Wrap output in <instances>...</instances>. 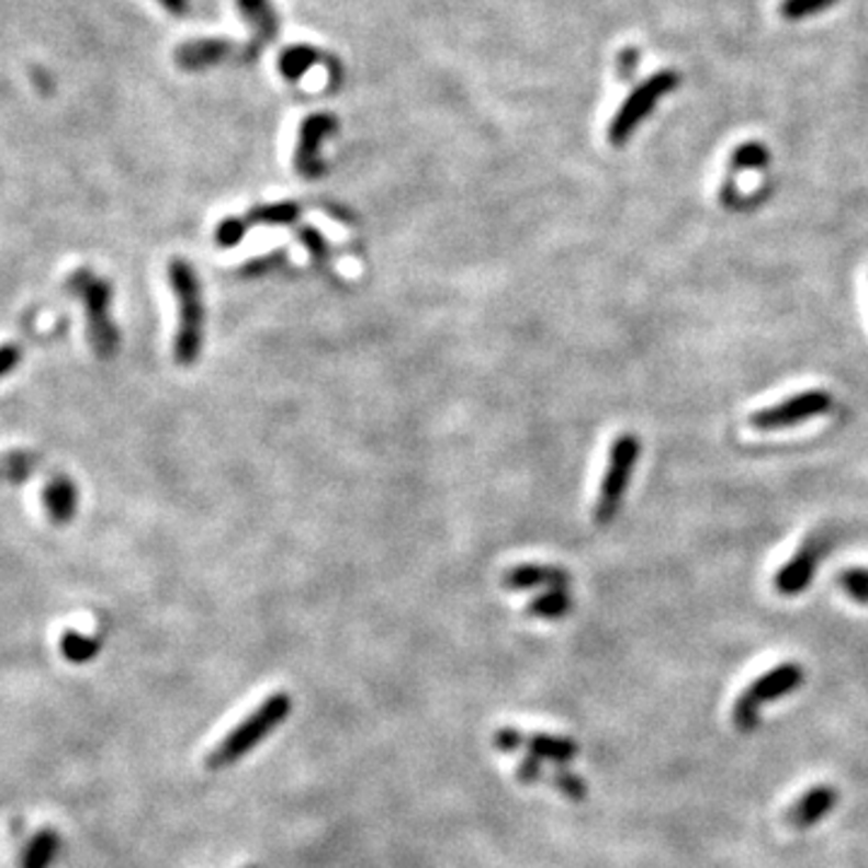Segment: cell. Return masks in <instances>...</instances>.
<instances>
[{"label":"cell","instance_id":"cell-15","mask_svg":"<svg viewBox=\"0 0 868 868\" xmlns=\"http://www.w3.org/2000/svg\"><path fill=\"white\" fill-rule=\"evenodd\" d=\"M523 745L529 748L531 755L538 757V760L567 765L574 760V757H577V745H574V741H570L565 736H548V733H536V736L526 739Z\"/></svg>","mask_w":868,"mask_h":868},{"label":"cell","instance_id":"cell-17","mask_svg":"<svg viewBox=\"0 0 868 868\" xmlns=\"http://www.w3.org/2000/svg\"><path fill=\"white\" fill-rule=\"evenodd\" d=\"M239 12L259 34V42H271L278 32V18L271 0H237Z\"/></svg>","mask_w":868,"mask_h":868},{"label":"cell","instance_id":"cell-28","mask_svg":"<svg viewBox=\"0 0 868 868\" xmlns=\"http://www.w3.org/2000/svg\"><path fill=\"white\" fill-rule=\"evenodd\" d=\"M523 741H526L523 733H519L517 729H497L493 736L495 748L505 751V753H515V751L523 748Z\"/></svg>","mask_w":868,"mask_h":868},{"label":"cell","instance_id":"cell-3","mask_svg":"<svg viewBox=\"0 0 868 868\" xmlns=\"http://www.w3.org/2000/svg\"><path fill=\"white\" fill-rule=\"evenodd\" d=\"M68 292L82 300L84 312H88V336L97 358L109 360L119 350V331L109 316V304H112L114 290L104 278L92 273V268H76L68 278Z\"/></svg>","mask_w":868,"mask_h":868},{"label":"cell","instance_id":"cell-25","mask_svg":"<svg viewBox=\"0 0 868 868\" xmlns=\"http://www.w3.org/2000/svg\"><path fill=\"white\" fill-rule=\"evenodd\" d=\"M247 229H249V225H247V219H244V217L223 219V223H219V227L215 229V244H217V247H223V249L237 247V244L244 239V235H247Z\"/></svg>","mask_w":868,"mask_h":868},{"label":"cell","instance_id":"cell-1","mask_svg":"<svg viewBox=\"0 0 868 868\" xmlns=\"http://www.w3.org/2000/svg\"><path fill=\"white\" fill-rule=\"evenodd\" d=\"M290 709H292V697L288 692L268 695L247 719H241L239 724L232 729L211 753H207L205 767L223 769L241 760L244 755L251 753L256 745L271 736V733L283 724L290 714Z\"/></svg>","mask_w":868,"mask_h":868},{"label":"cell","instance_id":"cell-16","mask_svg":"<svg viewBox=\"0 0 868 868\" xmlns=\"http://www.w3.org/2000/svg\"><path fill=\"white\" fill-rule=\"evenodd\" d=\"M60 654L68 664H90L102 652V640L97 634H82L76 630H66L60 638Z\"/></svg>","mask_w":868,"mask_h":868},{"label":"cell","instance_id":"cell-22","mask_svg":"<svg viewBox=\"0 0 868 868\" xmlns=\"http://www.w3.org/2000/svg\"><path fill=\"white\" fill-rule=\"evenodd\" d=\"M769 165V153L763 143H743L731 153V174L733 172H751V169H763Z\"/></svg>","mask_w":868,"mask_h":868},{"label":"cell","instance_id":"cell-21","mask_svg":"<svg viewBox=\"0 0 868 868\" xmlns=\"http://www.w3.org/2000/svg\"><path fill=\"white\" fill-rule=\"evenodd\" d=\"M314 64H319V52L309 46H292L280 56V70L288 80H300Z\"/></svg>","mask_w":868,"mask_h":868},{"label":"cell","instance_id":"cell-7","mask_svg":"<svg viewBox=\"0 0 868 868\" xmlns=\"http://www.w3.org/2000/svg\"><path fill=\"white\" fill-rule=\"evenodd\" d=\"M338 121L331 114H314L302 124L295 167L304 179H319L326 172V165L319 157V148L326 138L334 136Z\"/></svg>","mask_w":868,"mask_h":868},{"label":"cell","instance_id":"cell-6","mask_svg":"<svg viewBox=\"0 0 868 868\" xmlns=\"http://www.w3.org/2000/svg\"><path fill=\"white\" fill-rule=\"evenodd\" d=\"M830 408H833V396H830L827 391L821 388L803 391V394L789 396L785 401H779L777 406H769L751 415V427H755V430L760 432L787 430V427H793L803 420L818 418V415L827 413Z\"/></svg>","mask_w":868,"mask_h":868},{"label":"cell","instance_id":"cell-29","mask_svg":"<svg viewBox=\"0 0 868 868\" xmlns=\"http://www.w3.org/2000/svg\"><path fill=\"white\" fill-rule=\"evenodd\" d=\"M20 360H22V350L18 346H12V343L0 346V379L15 370Z\"/></svg>","mask_w":868,"mask_h":868},{"label":"cell","instance_id":"cell-27","mask_svg":"<svg viewBox=\"0 0 868 868\" xmlns=\"http://www.w3.org/2000/svg\"><path fill=\"white\" fill-rule=\"evenodd\" d=\"M300 241L307 247V251L314 256L316 261L328 259V241L322 237V232H316L314 227H300L297 229Z\"/></svg>","mask_w":868,"mask_h":868},{"label":"cell","instance_id":"cell-11","mask_svg":"<svg viewBox=\"0 0 868 868\" xmlns=\"http://www.w3.org/2000/svg\"><path fill=\"white\" fill-rule=\"evenodd\" d=\"M570 574L562 567L553 565H519L515 570H509L503 574V586L505 589L515 591H526V589H538V586H545V589H567Z\"/></svg>","mask_w":868,"mask_h":868},{"label":"cell","instance_id":"cell-2","mask_svg":"<svg viewBox=\"0 0 868 868\" xmlns=\"http://www.w3.org/2000/svg\"><path fill=\"white\" fill-rule=\"evenodd\" d=\"M167 280L179 304V326L174 336V360L179 367H191L203 348V295L199 275L183 259H172L167 266Z\"/></svg>","mask_w":868,"mask_h":868},{"label":"cell","instance_id":"cell-4","mask_svg":"<svg viewBox=\"0 0 868 868\" xmlns=\"http://www.w3.org/2000/svg\"><path fill=\"white\" fill-rule=\"evenodd\" d=\"M640 454H642L640 439L630 432L616 437L613 444H610L608 466L594 507V521L598 526H608L618 517V511L622 507V497L628 493L632 471L638 466Z\"/></svg>","mask_w":868,"mask_h":868},{"label":"cell","instance_id":"cell-5","mask_svg":"<svg viewBox=\"0 0 868 868\" xmlns=\"http://www.w3.org/2000/svg\"><path fill=\"white\" fill-rule=\"evenodd\" d=\"M680 84V76L674 70H662L654 72L652 78H646L642 84L632 90V94L618 109V114L613 116L608 126V140L610 145H625L634 128H638L642 121L652 114V109L664 100L668 92H674Z\"/></svg>","mask_w":868,"mask_h":868},{"label":"cell","instance_id":"cell-18","mask_svg":"<svg viewBox=\"0 0 868 868\" xmlns=\"http://www.w3.org/2000/svg\"><path fill=\"white\" fill-rule=\"evenodd\" d=\"M570 610H572V596L565 586H562V589H548L545 594L536 596L533 601L526 606V613L543 620L565 618Z\"/></svg>","mask_w":868,"mask_h":868},{"label":"cell","instance_id":"cell-31","mask_svg":"<svg viewBox=\"0 0 868 868\" xmlns=\"http://www.w3.org/2000/svg\"><path fill=\"white\" fill-rule=\"evenodd\" d=\"M165 10L174 12V15H183L189 10V0H157Z\"/></svg>","mask_w":868,"mask_h":868},{"label":"cell","instance_id":"cell-30","mask_svg":"<svg viewBox=\"0 0 868 868\" xmlns=\"http://www.w3.org/2000/svg\"><path fill=\"white\" fill-rule=\"evenodd\" d=\"M541 775H543V760H538L536 755H531L529 760H523L519 765V773H517V777L523 781V785H533V781L541 779Z\"/></svg>","mask_w":868,"mask_h":868},{"label":"cell","instance_id":"cell-23","mask_svg":"<svg viewBox=\"0 0 868 868\" xmlns=\"http://www.w3.org/2000/svg\"><path fill=\"white\" fill-rule=\"evenodd\" d=\"M842 591H845L852 601L868 606V570L866 567H852L839 572L837 577Z\"/></svg>","mask_w":868,"mask_h":868},{"label":"cell","instance_id":"cell-24","mask_svg":"<svg viewBox=\"0 0 868 868\" xmlns=\"http://www.w3.org/2000/svg\"><path fill=\"white\" fill-rule=\"evenodd\" d=\"M837 0H785L781 3V15L787 20H803L815 12H823L827 8H833Z\"/></svg>","mask_w":868,"mask_h":868},{"label":"cell","instance_id":"cell-13","mask_svg":"<svg viewBox=\"0 0 868 868\" xmlns=\"http://www.w3.org/2000/svg\"><path fill=\"white\" fill-rule=\"evenodd\" d=\"M227 54H229V44L223 40L189 42L179 46L177 64L187 70H203L219 64V60L227 58Z\"/></svg>","mask_w":868,"mask_h":868},{"label":"cell","instance_id":"cell-10","mask_svg":"<svg viewBox=\"0 0 868 868\" xmlns=\"http://www.w3.org/2000/svg\"><path fill=\"white\" fill-rule=\"evenodd\" d=\"M818 557H821V550H818V545L805 543L799 553L777 572V577H775L777 591L785 596H797V594L809 589V584L813 582V574L818 567Z\"/></svg>","mask_w":868,"mask_h":868},{"label":"cell","instance_id":"cell-20","mask_svg":"<svg viewBox=\"0 0 868 868\" xmlns=\"http://www.w3.org/2000/svg\"><path fill=\"white\" fill-rule=\"evenodd\" d=\"M300 213L297 203H275L253 207L244 219H247V225H292L297 223Z\"/></svg>","mask_w":868,"mask_h":868},{"label":"cell","instance_id":"cell-12","mask_svg":"<svg viewBox=\"0 0 868 868\" xmlns=\"http://www.w3.org/2000/svg\"><path fill=\"white\" fill-rule=\"evenodd\" d=\"M44 507L46 515L56 526H66L72 521L78 511V487L68 475H54L44 487Z\"/></svg>","mask_w":868,"mask_h":868},{"label":"cell","instance_id":"cell-19","mask_svg":"<svg viewBox=\"0 0 868 868\" xmlns=\"http://www.w3.org/2000/svg\"><path fill=\"white\" fill-rule=\"evenodd\" d=\"M40 466V459L30 451H10V454L0 456V481L5 483H24Z\"/></svg>","mask_w":868,"mask_h":868},{"label":"cell","instance_id":"cell-26","mask_svg":"<svg viewBox=\"0 0 868 868\" xmlns=\"http://www.w3.org/2000/svg\"><path fill=\"white\" fill-rule=\"evenodd\" d=\"M555 787L572 801L586 799V781L582 777H577V775L567 773V769H557V773H555Z\"/></svg>","mask_w":868,"mask_h":868},{"label":"cell","instance_id":"cell-14","mask_svg":"<svg viewBox=\"0 0 868 868\" xmlns=\"http://www.w3.org/2000/svg\"><path fill=\"white\" fill-rule=\"evenodd\" d=\"M60 835L54 827H42L27 845H24L18 868H52L54 859L58 857Z\"/></svg>","mask_w":868,"mask_h":868},{"label":"cell","instance_id":"cell-9","mask_svg":"<svg viewBox=\"0 0 868 868\" xmlns=\"http://www.w3.org/2000/svg\"><path fill=\"white\" fill-rule=\"evenodd\" d=\"M839 801V793L830 785H818L809 789L803 797L787 811V823L797 830L813 827L823 821L825 815L833 813Z\"/></svg>","mask_w":868,"mask_h":868},{"label":"cell","instance_id":"cell-8","mask_svg":"<svg viewBox=\"0 0 868 868\" xmlns=\"http://www.w3.org/2000/svg\"><path fill=\"white\" fill-rule=\"evenodd\" d=\"M805 674L799 664H779L775 668L765 670V674L753 680L748 688L743 690V700L760 709L767 702H775L779 697H785L803 686Z\"/></svg>","mask_w":868,"mask_h":868},{"label":"cell","instance_id":"cell-32","mask_svg":"<svg viewBox=\"0 0 868 868\" xmlns=\"http://www.w3.org/2000/svg\"><path fill=\"white\" fill-rule=\"evenodd\" d=\"M622 58H625V60H622V76L628 78L630 72H632V68H638V66H640V58H638V54H634V52H628Z\"/></svg>","mask_w":868,"mask_h":868}]
</instances>
